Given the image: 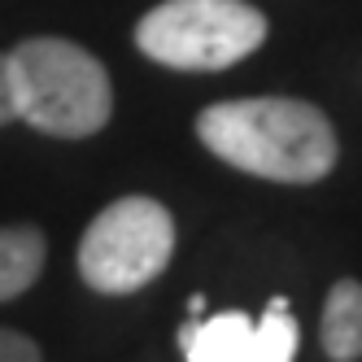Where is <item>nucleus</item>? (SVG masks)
Listing matches in <instances>:
<instances>
[{
	"instance_id": "f257e3e1",
	"label": "nucleus",
	"mask_w": 362,
	"mask_h": 362,
	"mask_svg": "<svg viewBox=\"0 0 362 362\" xmlns=\"http://www.w3.org/2000/svg\"><path fill=\"white\" fill-rule=\"evenodd\" d=\"M197 136L218 162L275 184H319L341 153L327 114L297 96L218 100L197 114Z\"/></svg>"
},
{
	"instance_id": "f03ea898",
	"label": "nucleus",
	"mask_w": 362,
	"mask_h": 362,
	"mask_svg": "<svg viewBox=\"0 0 362 362\" xmlns=\"http://www.w3.org/2000/svg\"><path fill=\"white\" fill-rule=\"evenodd\" d=\"M9 79L18 118L44 136L83 140L96 136L114 114V88L105 66L88 48L57 35L22 40L9 53Z\"/></svg>"
},
{
	"instance_id": "7ed1b4c3",
	"label": "nucleus",
	"mask_w": 362,
	"mask_h": 362,
	"mask_svg": "<svg viewBox=\"0 0 362 362\" xmlns=\"http://www.w3.org/2000/svg\"><path fill=\"white\" fill-rule=\"evenodd\" d=\"M262 40L267 18L249 0H162L136 27V48L170 70H227Z\"/></svg>"
},
{
	"instance_id": "20e7f679",
	"label": "nucleus",
	"mask_w": 362,
	"mask_h": 362,
	"mask_svg": "<svg viewBox=\"0 0 362 362\" xmlns=\"http://www.w3.org/2000/svg\"><path fill=\"white\" fill-rule=\"evenodd\" d=\"M175 253V218L153 197H122L105 205L79 236V275L96 293H136L153 284Z\"/></svg>"
},
{
	"instance_id": "39448f33",
	"label": "nucleus",
	"mask_w": 362,
	"mask_h": 362,
	"mask_svg": "<svg viewBox=\"0 0 362 362\" xmlns=\"http://www.w3.org/2000/svg\"><path fill=\"white\" fill-rule=\"evenodd\" d=\"M323 354L332 362H358L362 358V284L336 279L327 305H323Z\"/></svg>"
},
{
	"instance_id": "423d86ee",
	"label": "nucleus",
	"mask_w": 362,
	"mask_h": 362,
	"mask_svg": "<svg viewBox=\"0 0 362 362\" xmlns=\"http://www.w3.org/2000/svg\"><path fill=\"white\" fill-rule=\"evenodd\" d=\"M253 332V319L240 310H223L214 319H192L179 332V345H184L188 362H236L245 341Z\"/></svg>"
},
{
	"instance_id": "0eeeda50",
	"label": "nucleus",
	"mask_w": 362,
	"mask_h": 362,
	"mask_svg": "<svg viewBox=\"0 0 362 362\" xmlns=\"http://www.w3.org/2000/svg\"><path fill=\"white\" fill-rule=\"evenodd\" d=\"M44 231L31 223H18V227H0V301L22 297L40 279L44 271Z\"/></svg>"
},
{
	"instance_id": "6e6552de",
	"label": "nucleus",
	"mask_w": 362,
	"mask_h": 362,
	"mask_svg": "<svg viewBox=\"0 0 362 362\" xmlns=\"http://www.w3.org/2000/svg\"><path fill=\"white\" fill-rule=\"evenodd\" d=\"M293 358H297V319L288 315V301L275 297L267 315L253 323L236 362H293Z\"/></svg>"
},
{
	"instance_id": "1a4fd4ad",
	"label": "nucleus",
	"mask_w": 362,
	"mask_h": 362,
	"mask_svg": "<svg viewBox=\"0 0 362 362\" xmlns=\"http://www.w3.org/2000/svg\"><path fill=\"white\" fill-rule=\"evenodd\" d=\"M0 362H44V358H40V345L31 336L0 327Z\"/></svg>"
},
{
	"instance_id": "9d476101",
	"label": "nucleus",
	"mask_w": 362,
	"mask_h": 362,
	"mask_svg": "<svg viewBox=\"0 0 362 362\" xmlns=\"http://www.w3.org/2000/svg\"><path fill=\"white\" fill-rule=\"evenodd\" d=\"M18 118V105H13V79H9V57H0V127Z\"/></svg>"
},
{
	"instance_id": "9b49d317",
	"label": "nucleus",
	"mask_w": 362,
	"mask_h": 362,
	"mask_svg": "<svg viewBox=\"0 0 362 362\" xmlns=\"http://www.w3.org/2000/svg\"><path fill=\"white\" fill-rule=\"evenodd\" d=\"M188 315H192V319H201V315H205V297H201V293L188 301Z\"/></svg>"
}]
</instances>
